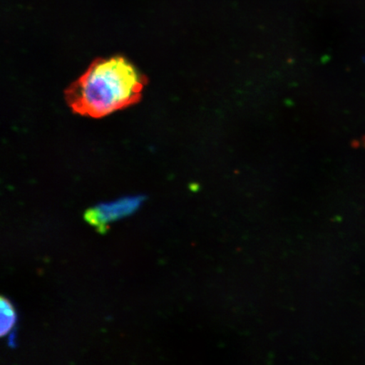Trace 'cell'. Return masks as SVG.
<instances>
[{"mask_svg": "<svg viewBox=\"0 0 365 365\" xmlns=\"http://www.w3.org/2000/svg\"><path fill=\"white\" fill-rule=\"evenodd\" d=\"M147 84L133 63L118 56L96 59L65 95L73 112L98 118L138 103Z\"/></svg>", "mask_w": 365, "mask_h": 365, "instance_id": "obj_1", "label": "cell"}, {"mask_svg": "<svg viewBox=\"0 0 365 365\" xmlns=\"http://www.w3.org/2000/svg\"><path fill=\"white\" fill-rule=\"evenodd\" d=\"M145 196H127L114 202L101 203L86 210L84 217L90 225L101 234L108 230V225L134 214L145 200Z\"/></svg>", "mask_w": 365, "mask_h": 365, "instance_id": "obj_2", "label": "cell"}, {"mask_svg": "<svg viewBox=\"0 0 365 365\" xmlns=\"http://www.w3.org/2000/svg\"><path fill=\"white\" fill-rule=\"evenodd\" d=\"M17 322L15 307L10 300L2 296L0 299V334L1 336L10 334Z\"/></svg>", "mask_w": 365, "mask_h": 365, "instance_id": "obj_3", "label": "cell"}, {"mask_svg": "<svg viewBox=\"0 0 365 365\" xmlns=\"http://www.w3.org/2000/svg\"><path fill=\"white\" fill-rule=\"evenodd\" d=\"M16 336L15 334V332L11 333L10 339H9V346H11V348H16Z\"/></svg>", "mask_w": 365, "mask_h": 365, "instance_id": "obj_4", "label": "cell"}]
</instances>
